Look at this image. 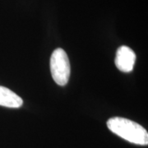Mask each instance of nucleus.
Here are the masks:
<instances>
[{
  "mask_svg": "<svg viewBox=\"0 0 148 148\" xmlns=\"http://www.w3.org/2000/svg\"><path fill=\"white\" fill-rule=\"evenodd\" d=\"M107 127L111 132L129 143L142 146L147 145L148 133L147 130L132 120L120 117H114L107 121Z\"/></svg>",
  "mask_w": 148,
  "mask_h": 148,
  "instance_id": "1",
  "label": "nucleus"
},
{
  "mask_svg": "<svg viewBox=\"0 0 148 148\" xmlns=\"http://www.w3.org/2000/svg\"><path fill=\"white\" fill-rule=\"evenodd\" d=\"M50 71L54 82L59 86H65L70 77V62L63 49H56L50 58Z\"/></svg>",
  "mask_w": 148,
  "mask_h": 148,
  "instance_id": "2",
  "label": "nucleus"
},
{
  "mask_svg": "<svg viewBox=\"0 0 148 148\" xmlns=\"http://www.w3.org/2000/svg\"><path fill=\"white\" fill-rule=\"evenodd\" d=\"M136 61V54L132 49L123 45L118 49L114 63L117 69L122 72L129 73L132 71Z\"/></svg>",
  "mask_w": 148,
  "mask_h": 148,
  "instance_id": "3",
  "label": "nucleus"
},
{
  "mask_svg": "<svg viewBox=\"0 0 148 148\" xmlns=\"http://www.w3.org/2000/svg\"><path fill=\"white\" fill-rule=\"evenodd\" d=\"M23 101L19 95L8 88L0 86V106L8 108H20Z\"/></svg>",
  "mask_w": 148,
  "mask_h": 148,
  "instance_id": "4",
  "label": "nucleus"
}]
</instances>
